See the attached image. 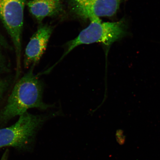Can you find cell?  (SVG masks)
Wrapping results in <instances>:
<instances>
[{
	"label": "cell",
	"instance_id": "obj_1",
	"mask_svg": "<svg viewBox=\"0 0 160 160\" xmlns=\"http://www.w3.org/2000/svg\"><path fill=\"white\" fill-rule=\"evenodd\" d=\"M14 87L7 104L0 113V121L6 122L20 116L32 108L46 110L54 107L43 101L42 84L33 73V66Z\"/></svg>",
	"mask_w": 160,
	"mask_h": 160
},
{
	"label": "cell",
	"instance_id": "obj_2",
	"mask_svg": "<svg viewBox=\"0 0 160 160\" xmlns=\"http://www.w3.org/2000/svg\"><path fill=\"white\" fill-rule=\"evenodd\" d=\"M58 111L47 115H36L26 112L19 116L17 122L0 129V148L12 147L22 151L32 148L36 135L47 120L61 115Z\"/></svg>",
	"mask_w": 160,
	"mask_h": 160
},
{
	"label": "cell",
	"instance_id": "obj_3",
	"mask_svg": "<svg viewBox=\"0 0 160 160\" xmlns=\"http://www.w3.org/2000/svg\"><path fill=\"white\" fill-rule=\"evenodd\" d=\"M91 22L77 38L69 42L67 51L62 58L79 45L99 42L109 47L126 34L127 27L124 19L109 22H102L97 18Z\"/></svg>",
	"mask_w": 160,
	"mask_h": 160
},
{
	"label": "cell",
	"instance_id": "obj_4",
	"mask_svg": "<svg viewBox=\"0 0 160 160\" xmlns=\"http://www.w3.org/2000/svg\"><path fill=\"white\" fill-rule=\"evenodd\" d=\"M26 2V0H0V18L14 46L18 67L21 61Z\"/></svg>",
	"mask_w": 160,
	"mask_h": 160
},
{
	"label": "cell",
	"instance_id": "obj_5",
	"mask_svg": "<svg viewBox=\"0 0 160 160\" xmlns=\"http://www.w3.org/2000/svg\"><path fill=\"white\" fill-rule=\"evenodd\" d=\"M121 0H71L72 10L76 15L91 20L111 17L119 9Z\"/></svg>",
	"mask_w": 160,
	"mask_h": 160
},
{
	"label": "cell",
	"instance_id": "obj_6",
	"mask_svg": "<svg viewBox=\"0 0 160 160\" xmlns=\"http://www.w3.org/2000/svg\"><path fill=\"white\" fill-rule=\"evenodd\" d=\"M52 29L47 25L39 27L32 36L26 48L24 63L26 67L38 62L47 48Z\"/></svg>",
	"mask_w": 160,
	"mask_h": 160
},
{
	"label": "cell",
	"instance_id": "obj_7",
	"mask_svg": "<svg viewBox=\"0 0 160 160\" xmlns=\"http://www.w3.org/2000/svg\"><path fill=\"white\" fill-rule=\"evenodd\" d=\"M27 5L30 12L39 21L57 14L62 9L61 0H32Z\"/></svg>",
	"mask_w": 160,
	"mask_h": 160
},
{
	"label": "cell",
	"instance_id": "obj_8",
	"mask_svg": "<svg viewBox=\"0 0 160 160\" xmlns=\"http://www.w3.org/2000/svg\"><path fill=\"white\" fill-rule=\"evenodd\" d=\"M6 83L3 81H0V95L2 92L3 90L5 89Z\"/></svg>",
	"mask_w": 160,
	"mask_h": 160
},
{
	"label": "cell",
	"instance_id": "obj_9",
	"mask_svg": "<svg viewBox=\"0 0 160 160\" xmlns=\"http://www.w3.org/2000/svg\"><path fill=\"white\" fill-rule=\"evenodd\" d=\"M2 36L1 35V33H0V40H2L3 39L2 38Z\"/></svg>",
	"mask_w": 160,
	"mask_h": 160
}]
</instances>
